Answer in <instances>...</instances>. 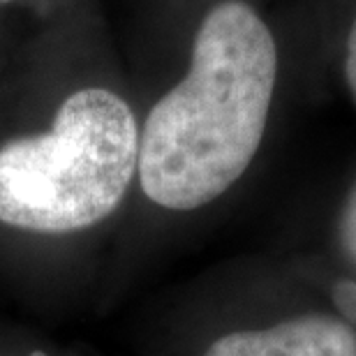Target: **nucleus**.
Here are the masks:
<instances>
[{"label":"nucleus","instance_id":"1","mask_svg":"<svg viewBox=\"0 0 356 356\" xmlns=\"http://www.w3.org/2000/svg\"><path fill=\"white\" fill-rule=\"evenodd\" d=\"M277 81V47L241 0L218 3L192 44L188 74L139 127L137 181L160 209L188 213L222 197L264 139Z\"/></svg>","mask_w":356,"mask_h":356},{"label":"nucleus","instance_id":"2","mask_svg":"<svg viewBox=\"0 0 356 356\" xmlns=\"http://www.w3.org/2000/svg\"><path fill=\"white\" fill-rule=\"evenodd\" d=\"M139 165V123L109 88L67 95L47 132L0 146V225L70 236L109 220Z\"/></svg>","mask_w":356,"mask_h":356},{"label":"nucleus","instance_id":"3","mask_svg":"<svg viewBox=\"0 0 356 356\" xmlns=\"http://www.w3.org/2000/svg\"><path fill=\"white\" fill-rule=\"evenodd\" d=\"M202 356H356V329L336 315L308 312L227 331Z\"/></svg>","mask_w":356,"mask_h":356},{"label":"nucleus","instance_id":"4","mask_svg":"<svg viewBox=\"0 0 356 356\" xmlns=\"http://www.w3.org/2000/svg\"><path fill=\"white\" fill-rule=\"evenodd\" d=\"M336 236H338V245H340V250H343L345 259L350 261L352 268L356 270V183L350 188L343 206H340Z\"/></svg>","mask_w":356,"mask_h":356},{"label":"nucleus","instance_id":"5","mask_svg":"<svg viewBox=\"0 0 356 356\" xmlns=\"http://www.w3.org/2000/svg\"><path fill=\"white\" fill-rule=\"evenodd\" d=\"M331 298L336 305V317L356 329V280L352 277L338 280L331 289Z\"/></svg>","mask_w":356,"mask_h":356},{"label":"nucleus","instance_id":"6","mask_svg":"<svg viewBox=\"0 0 356 356\" xmlns=\"http://www.w3.org/2000/svg\"><path fill=\"white\" fill-rule=\"evenodd\" d=\"M345 81L350 88V95L356 104V19L347 35V54H345Z\"/></svg>","mask_w":356,"mask_h":356},{"label":"nucleus","instance_id":"7","mask_svg":"<svg viewBox=\"0 0 356 356\" xmlns=\"http://www.w3.org/2000/svg\"><path fill=\"white\" fill-rule=\"evenodd\" d=\"M26 356H49L47 352H42V350H33V352H28Z\"/></svg>","mask_w":356,"mask_h":356}]
</instances>
